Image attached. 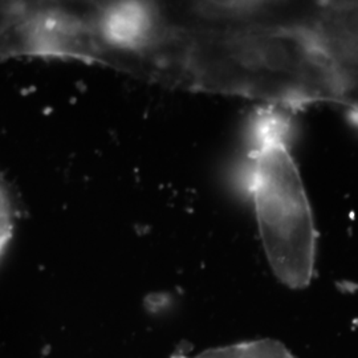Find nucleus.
Returning <instances> with one entry per match:
<instances>
[{
  "label": "nucleus",
  "instance_id": "1",
  "mask_svg": "<svg viewBox=\"0 0 358 358\" xmlns=\"http://www.w3.org/2000/svg\"><path fill=\"white\" fill-rule=\"evenodd\" d=\"M157 80L259 100L285 112L349 108L345 85L312 29L211 22L190 3L169 4L155 44Z\"/></svg>",
  "mask_w": 358,
  "mask_h": 358
},
{
  "label": "nucleus",
  "instance_id": "2",
  "mask_svg": "<svg viewBox=\"0 0 358 358\" xmlns=\"http://www.w3.org/2000/svg\"><path fill=\"white\" fill-rule=\"evenodd\" d=\"M291 117L273 106L256 112L250 127L247 180L271 269L292 289L315 276L317 230L291 153Z\"/></svg>",
  "mask_w": 358,
  "mask_h": 358
},
{
  "label": "nucleus",
  "instance_id": "3",
  "mask_svg": "<svg viewBox=\"0 0 358 358\" xmlns=\"http://www.w3.org/2000/svg\"><path fill=\"white\" fill-rule=\"evenodd\" d=\"M174 358H296L282 343L271 338L238 343L232 345L208 349L189 356L178 355Z\"/></svg>",
  "mask_w": 358,
  "mask_h": 358
},
{
  "label": "nucleus",
  "instance_id": "4",
  "mask_svg": "<svg viewBox=\"0 0 358 358\" xmlns=\"http://www.w3.org/2000/svg\"><path fill=\"white\" fill-rule=\"evenodd\" d=\"M13 234V208L6 183L0 178V257L4 254Z\"/></svg>",
  "mask_w": 358,
  "mask_h": 358
},
{
  "label": "nucleus",
  "instance_id": "5",
  "mask_svg": "<svg viewBox=\"0 0 358 358\" xmlns=\"http://www.w3.org/2000/svg\"><path fill=\"white\" fill-rule=\"evenodd\" d=\"M349 75H350V81H352V88L355 93V99H356V109L352 115H349L350 120L353 122H356L358 125V31L355 43H353V48H352V55H350V64H349Z\"/></svg>",
  "mask_w": 358,
  "mask_h": 358
}]
</instances>
